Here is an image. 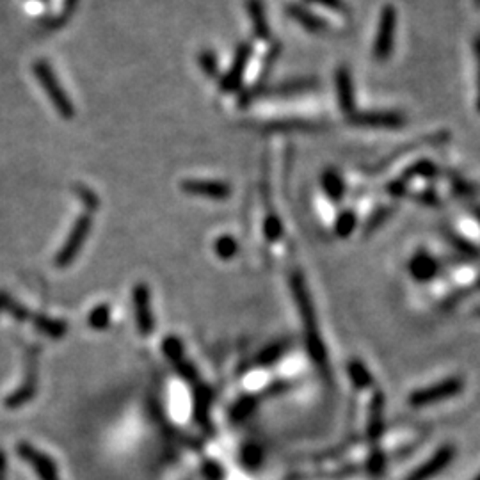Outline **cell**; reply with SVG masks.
Masks as SVG:
<instances>
[{"label": "cell", "instance_id": "2", "mask_svg": "<svg viewBox=\"0 0 480 480\" xmlns=\"http://www.w3.org/2000/svg\"><path fill=\"white\" fill-rule=\"evenodd\" d=\"M397 32V11L393 6H386L380 11L379 25H377L376 41H373V57L379 63H384L393 54Z\"/></svg>", "mask_w": 480, "mask_h": 480}, {"label": "cell", "instance_id": "21", "mask_svg": "<svg viewBox=\"0 0 480 480\" xmlns=\"http://www.w3.org/2000/svg\"><path fill=\"white\" fill-rule=\"evenodd\" d=\"M306 2H311V4H318L322 8L332 9V11H347V6H345L344 0H306Z\"/></svg>", "mask_w": 480, "mask_h": 480}, {"label": "cell", "instance_id": "3", "mask_svg": "<svg viewBox=\"0 0 480 480\" xmlns=\"http://www.w3.org/2000/svg\"><path fill=\"white\" fill-rule=\"evenodd\" d=\"M89 229H91V217H89V215L78 217L77 222L73 224V228H71V233L70 236H68L66 244L63 246V249H61L59 255H57L56 258L57 265L66 267L73 262L75 256L78 255V251H80L82 246H84L85 239H88Z\"/></svg>", "mask_w": 480, "mask_h": 480}, {"label": "cell", "instance_id": "10", "mask_svg": "<svg viewBox=\"0 0 480 480\" xmlns=\"http://www.w3.org/2000/svg\"><path fill=\"white\" fill-rule=\"evenodd\" d=\"M287 13L292 16L294 22H297L301 27H304L306 30H310V32L322 34L329 29V25L324 22V20L318 18L315 13H311L310 9L303 8V6H299V4L288 6Z\"/></svg>", "mask_w": 480, "mask_h": 480}, {"label": "cell", "instance_id": "12", "mask_svg": "<svg viewBox=\"0 0 480 480\" xmlns=\"http://www.w3.org/2000/svg\"><path fill=\"white\" fill-rule=\"evenodd\" d=\"M320 123L303 121V119H287V121H277L267 125L269 132H281V133H292V132H317L320 130Z\"/></svg>", "mask_w": 480, "mask_h": 480}, {"label": "cell", "instance_id": "11", "mask_svg": "<svg viewBox=\"0 0 480 480\" xmlns=\"http://www.w3.org/2000/svg\"><path fill=\"white\" fill-rule=\"evenodd\" d=\"M248 13L251 16L253 30L260 40H267L269 37V22L265 16V8H263L262 0H248Z\"/></svg>", "mask_w": 480, "mask_h": 480}, {"label": "cell", "instance_id": "13", "mask_svg": "<svg viewBox=\"0 0 480 480\" xmlns=\"http://www.w3.org/2000/svg\"><path fill=\"white\" fill-rule=\"evenodd\" d=\"M320 181H322V188H324V192L329 198H331L332 201L342 200V196H344V192H345V185L340 174L332 169H328L322 173Z\"/></svg>", "mask_w": 480, "mask_h": 480}, {"label": "cell", "instance_id": "4", "mask_svg": "<svg viewBox=\"0 0 480 480\" xmlns=\"http://www.w3.org/2000/svg\"><path fill=\"white\" fill-rule=\"evenodd\" d=\"M251 44L249 43H240L236 47L235 57H233V63L229 66V70L226 71L224 77L221 78V88L222 91L233 92L240 88L242 84V78H244L246 68H248L249 59H251Z\"/></svg>", "mask_w": 480, "mask_h": 480}, {"label": "cell", "instance_id": "15", "mask_svg": "<svg viewBox=\"0 0 480 480\" xmlns=\"http://www.w3.org/2000/svg\"><path fill=\"white\" fill-rule=\"evenodd\" d=\"M438 173V167L434 166L432 162H428V160H420V162L413 164V166L409 167V169L406 171V174H404L402 180H409V178H414V176H424V178H432L436 176Z\"/></svg>", "mask_w": 480, "mask_h": 480}, {"label": "cell", "instance_id": "9", "mask_svg": "<svg viewBox=\"0 0 480 480\" xmlns=\"http://www.w3.org/2000/svg\"><path fill=\"white\" fill-rule=\"evenodd\" d=\"M336 95H338V104L344 112L354 111V88H352V78L347 68H340L335 75Z\"/></svg>", "mask_w": 480, "mask_h": 480}, {"label": "cell", "instance_id": "19", "mask_svg": "<svg viewBox=\"0 0 480 480\" xmlns=\"http://www.w3.org/2000/svg\"><path fill=\"white\" fill-rule=\"evenodd\" d=\"M89 324L96 329H104L105 325L109 324V308L107 306L96 308V310L91 313Z\"/></svg>", "mask_w": 480, "mask_h": 480}, {"label": "cell", "instance_id": "18", "mask_svg": "<svg viewBox=\"0 0 480 480\" xmlns=\"http://www.w3.org/2000/svg\"><path fill=\"white\" fill-rule=\"evenodd\" d=\"M263 228H265V236L269 240H277L281 236V232H283L280 219H277L276 215H269V217L265 219Z\"/></svg>", "mask_w": 480, "mask_h": 480}, {"label": "cell", "instance_id": "7", "mask_svg": "<svg viewBox=\"0 0 480 480\" xmlns=\"http://www.w3.org/2000/svg\"><path fill=\"white\" fill-rule=\"evenodd\" d=\"M133 306H136L137 325L143 335H150L153 329L152 304H150V290L144 284L133 288Z\"/></svg>", "mask_w": 480, "mask_h": 480}, {"label": "cell", "instance_id": "24", "mask_svg": "<svg viewBox=\"0 0 480 480\" xmlns=\"http://www.w3.org/2000/svg\"><path fill=\"white\" fill-rule=\"evenodd\" d=\"M0 306H2V299H0Z\"/></svg>", "mask_w": 480, "mask_h": 480}, {"label": "cell", "instance_id": "1", "mask_svg": "<svg viewBox=\"0 0 480 480\" xmlns=\"http://www.w3.org/2000/svg\"><path fill=\"white\" fill-rule=\"evenodd\" d=\"M32 70H34V75H36V78L40 80L41 88H43L44 95H47L48 98H50V102H52L54 109H56V111L59 112L63 118H66V119L73 118L75 111H73V105H71L70 96L66 95L63 85L59 84V80H57L52 68L48 66L44 61H40V63L34 64Z\"/></svg>", "mask_w": 480, "mask_h": 480}, {"label": "cell", "instance_id": "14", "mask_svg": "<svg viewBox=\"0 0 480 480\" xmlns=\"http://www.w3.org/2000/svg\"><path fill=\"white\" fill-rule=\"evenodd\" d=\"M411 270H413V274L416 277H428L436 272V263H434L432 258H428L427 255H420L411 263Z\"/></svg>", "mask_w": 480, "mask_h": 480}, {"label": "cell", "instance_id": "17", "mask_svg": "<svg viewBox=\"0 0 480 480\" xmlns=\"http://www.w3.org/2000/svg\"><path fill=\"white\" fill-rule=\"evenodd\" d=\"M215 253H217L221 258H232L236 253V242L232 236H221L215 242Z\"/></svg>", "mask_w": 480, "mask_h": 480}, {"label": "cell", "instance_id": "16", "mask_svg": "<svg viewBox=\"0 0 480 480\" xmlns=\"http://www.w3.org/2000/svg\"><path fill=\"white\" fill-rule=\"evenodd\" d=\"M354 226H356L354 212H342L340 217L336 219L335 232H336V235L347 236V235H351V232L354 229Z\"/></svg>", "mask_w": 480, "mask_h": 480}, {"label": "cell", "instance_id": "25", "mask_svg": "<svg viewBox=\"0 0 480 480\" xmlns=\"http://www.w3.org/2000/svg\"><path fill=\"white\" fill-rule=\"evenodd\" d=\"M476 480H480V476H479V479H476Z\"/></svg>", "mask_w": 480, "mask_h": 480}, {"label": "cell", "instance_id": "22", "mask_svg": "<svg viewBox=\"0 0 480 480\" xmlns=\"http://www.w3.org/2000/svg\"><path fill=\"white\" fill-rule=\"evenodd\" d=\"M476 107H479V112H480V70H479V96H476Z\"/></svg>", "mask_w": 480, "mask_h": 480}, {"label": "cell", "instance_id": "20", "mask_svg": "<svg viewBox=\"0 0 480 480\" xmlns=\"http://www.w3.org/2000/svg\"><path fill=\"white\" fill-rule=\"evenodd\" d=\"M201 68L205 70V73L214 77L215 71H217V61H215V56L212 52H203L201 54Z\"/></svg>", "mask_w": 480, "mask_h": 480}, {"label": "cell", "instance_id": "5", "mask_svg": "<svg viewBox=\"0 0 480 480\" xmlns=\"http://www.w3.org/2000/svg\"><path fill=\"white\" fill-rule=\"evenodd\" d=\"M349 121L356 126L368 128H399L406 123V119L397 112H356L351 114Z\"/></svg>", "mask_w": 480, "mask_h": 480}, {"label": "cell", "instance_id": "8", "mask_svg": "<svg viewBox=\"0 0 480 480\" xmlns=\"http://www.w3.org/2000/svg\"><path fill=\"white\" fill-rule=\"evenodd\" d=\"M18 452L23 455V459H25L27 462H30V464L34 466V469H36L41 480H59V476H57V472H56V466H54V462L50 461L47 455L34 450V448L29 447L27 443H20Z\"/></svg>", "mask_w": 480, "mask_h": 480}, {"label": "cell", "instance_id": "23", "mask_svg": "<svg viewBox=\"0 0 480 480\" xmlns=\"http://www.w3.org/2000/svg\"><path fill=\"white\" fill-rule=\"evenodd\" d=\"M475 4H476V6H479V8H480V0H475Z\"/></svg>", "mask_w": 480, "mask_h": 480}, {"label": "cell", "instance_id": "6", "mask_svg": "<svg viewBox=\"0 0 480 480\" xmlns=\"http://www.w3.org/2000/svg\"><path fill=\"white\" fill-rule=\"evenodd\" d=\"M181 187L188 194L210 198V200H226L232 194V188L228 184L215 180H187L181 184Z\"/></svg>", "mask_w": 480, "mask_h": 480}]
</instances>
